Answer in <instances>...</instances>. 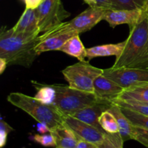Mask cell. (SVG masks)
<instances>
[{
  "label": "cell",
  "instance_id": "obj_1",
  "mask_svg": "<svg viewBox=\"0 0 148 148\" xmlns=\"http://www.w3.org/2000/svg\"><path fill=\"white\" fill-rule=\"evenodd\" d=\"M38 36L17 33L12 28L7 29L3 26L0 33V57L5 59L8 65L29 68L38 56L36 52Z\"/></svg>",
  "mask_w": 148,
  "mask_h": 148
},
{
  "label": "cell",
  "instance_id": "obj_2",
  "mask_svg": "<svg viewBox=\"0 0 148 148\" xmlns=\"http://www.w3.org/2000/svg\"><path fill=\"white\" fill-rule=\"evenodd\" d=\"M129 37L122 53L116 58L112 67L148 69V11L130 28Z\"/></svg>",
  "mask_w": 148,
  "mask_h": 148
},
{
  "label": "cell",
  "instance_id": "obj_3",
  "mask_svg": "<svg viewBox=\"0 0 148 148\" xmlns=\"http://www.w3.org/2000/svg\"><path fill=\"white\" fill-rule=\"evenodd\" d=\"M7 100L10 104L27 113L38 123L47 125L51 131L64 123V115L53 104L47 105L34 97L20 92L10 93Z\"/></svg>",
  "mask_w": 148,
  "mask_h": 148
},
{
  "label": "cell",
  "instance_id": "obj_4",
  "mask_svg": "<svg viewBox=\"0 0 148 148\" xmlns=\"http://www.w3.org/2000/svg\"><path fill=\"white\" fill-rule=\"evenodd\" d=\"M52 86L56 93L53 105L64 115H71L88 106L104 103L100 101L93 93L79 91L71 88L69 85L52 84Z\"/></svg>",
  "mask_w": 148,
  "mask_h": 148
},
{
  "label": "cell",
  "instance_id": "obj_5",
  "mask_svg": "<svg viewBox=\"0 0 148 148\" xmlns=\"http://www.w3.org/2000/svg\"><path fill=\"white\" fill-rule=\"evenodd\" d=\"M62 73L71 88L93 93L94 81L103 74V69L92 66L88 61L84 60L67 66Z\"/></svg>",
  "mask_w": 148,
  "mask_h": 148
},
{
  "label": "cell",
  "instance_id": "obj_6",
  "mask_svg": "<svg viewBox=\"0 0 148 148\" xmlns=\"http://www.w3.org/2000/svg\"><path fill=\"white\" fill-rule=\"evenodd\" d=\"M76 35H79L69 26V22H63L38 36L36 46L38 55L49 51H59L66 41Z\"/></svg>",
  "mask_w": 148,
  "mask_h": 148
},
{
  "label": "cell",
  "instance_id": "obj_7",
  "mask_svg": "<svg viewBox=\"0 0 148 148\" xmlns=\"http://www.w3.org/2000/svg\"><path fill=\"white\" fill-rule=\"evenodd\" d=\"M36 10L40 33L61 24L70 16V12L66 11L61 0H43Z\"/></svg>",
  "mask_w": 148,
  "mask_h": 148
},
{
  "label": "cell",
  "instance_id": "obj_8",
  "mask_svg": "<svg viewBox=\"0 0 148 148\" xmlns=\"http://www.w3.org/2000/svg\"><path fill=\"white\" fill-rule=\"evenodd\" d=\"M103 75L124 89L148 83V69L111 67L103 69Z\"/></svg>",
  "mask_w": 148,
  "mask_h": 148
},
{
  "label": "cell",
  "instance_id": "obj_9",
  "mask_svg": "<svg viewBox=\"0 0 148 148\" xmlns=\"http://www.w3.org/2000/svg\"><path fill=\"white\" fill-rule=\"evenodd\" d=\"M64 122L79 139L100 145L103 142L106 132L81 121L71 115H64Z\"/></svg>",
  "mask_w": 148,
  "mask_h": 148
},
{
  "label": "cell",
  "instance_id": "obj_10",
  "mask_svg": "<svg viewBox=\"0 0 148 148\" xmlns=\"http://www.w3.org/2000/svg\"><path fill=\"white\" fill-rule=\"evenodd\" d=\"M106 9L98 7H89L69 22L70 27L79 34L92 29L103 20Z\"/></svg>",
  "mask_w": 148,
  "mask_h": 148
},
{
  "label": "cell",
  "instance_id": "obj_11",
  "mask_svg": "<svg viewBox=\"0 0 148 148\" xmlns=\"http://www.w3.org/2000/svg\"><path fill=\"white\" fill-rule=\"evenodd\" d=\"M147 10H117L109 9L106 10L103 20L109 24L111 28H115L119 25L127 24L132 28L134 27L143 17L145 12Z\"/></svg>",
  "mask_w": 148,
  "mask_h": 148
},
{
  "label": "cell",
  "instance_id": "obj_12",
  "mask_svg": "<svg viewBox=\"0 0 148 148\" xmlns=\"http://www.w3.org/2000/svg\"><path fill=\"white\" fill-rule=\"evenodd\" d=\"M124 91V89L112 80L103 75L98 76L94 81V94L102 102L111 104V102L116 100Z\"/></svg>",
  "mask_w": 148,
  "mask_h": 148
},
{
  "label": "cell",
  "instance_id": "obj_13",
  "mask_svg": "<svg viewBox=\"0 0 148 148\" xmlns=\"http://www.w3.org/2000/svg\"><path fill=\"white\" fill-rule=\"evenodd\" d=\"M12 28L14 31L17 33L39 36L40 33L36 9L25 8L21 17Z\"/></svg>",
  "mask_w": 148,
  "mask_h": 148
},
{
  "label": "cell",
  "instance_id": "obj_14",
  "mask_svg": "<svg viewBox=\"0 0 148 148\" xmlns=\"http://www.w3.org/2000/svg\"><path fill=\"white\" fill-rule=\"evenodd\" d=\"M111 104H106V103H97L93 105L88 106L85 108L81 109L71 115V116L84 123L91 125L100 130L104 131L98 123V118L104 111L108 110Z\"/></svg>",
  "mask_w": 148,
  "mask_h": 148
},
{
  "label": "cell",
  "instance_id": "obj_15",
  "mask_svg": "<svg viewBox=\"0 0 148 148\" xmlns=\"http://www.w3.org/2000/svg\"><path fill=\"white\" fill-rule=\"evenodd\" d=\"M108 110L115 115L119 127V133L123 141L126 142L131 139L135 140L136 127L131 123L130 119L124 114L121 107L117 104L112 103Z\"/></svg>",
  "mask_w": 148,
  "mask_h": 148
},
{
  "label": "cell",
  "instance_id": "obj_16",
  "mask_svg": "<svg viewBox=\"0 0 148 148\" xmlns=\"http://www.w3.org/2000/svg\"><path fill=\"white\" fill-rule=\"evenodd\" d=\"M51 133L55 137L57 148H75L79 139L64 123L51 131Z\"/></svg>",
  "mask_w": 148,
  "mask_h": 148
},
{
  "label": "cell",
  "instance_id": "obj_17",
  "mask_svg": "<svg viewBox=\"0 0 148 148\" xmlns=\"http://www.w3.org/2000/svg\"><path fill=\"white\" fill-rule=\"evenodd\" d=\"M126 41L117 44H107L98 45L87 49V57L89 60L100 57L120 56L125 48Z\"/></svg>",
  "mask_w": 148,
  "mask_h": 148
},
{
  "label": "cell",
  "instance_id": "obj_18",
  "mask_svg": "<svg viewBox=\"0 0 148 148\" xmlns=\"http://www.w3.org/2000/svg\"><path fill=\"white\" fill-rule=\"evenodd\" d=\"M59 51L77 58L79 61H84L87 57V49L81 41L79 35H76L66 41Z\"/></svg>",
  "mask_w": 148,
  "mask_h": 148
},
{
  "label": "cell",
  "instance_id": "obj_19",
  "mask_svg": "<svg viewBox=\"0 0 148 148\" xmlns=\"http://www.w3.org/2000/svg\"><path fill=\"white\" fill-rule=\"evenodd\" d=\"M116 100L148 102V83L124 89Z\"/></svg>",
  "mask_w": 148,
  "mask_h": 148
},
{
  "label": "cell",
  "instance_id": "obj_20",
  "mask_svg": "<svg viewBox=\"0 0 148 148\" xmlns=\"http://www.w3.org/2000/svg\"><path fill=\"white\" fill-rule=\"evenodd\" d=\"M34 87L37 90V93L34 98L47 105H53L56 100V90L52 85L39 84L33 81Z\"/></svg>",
  "mask_w": 148,
  "mask_h": 148
},
{
  "label": "cell",
  "instance_id": "obj_21",
  "mask_svg": "<svg viewBox=\"0 0 148 148\" xmlns=\"http://www.w3.org/2000/svg\"><path fill=\"white\" fill-rule=\"evenodd\" d=\"M98 123L107 133L116 134L119 133V127L116 118L108 109L99 116Z\"/></svg>",
  "mask_w": 148,
  "mask_h": 148
},
{
  "label": "cell",
  "instance_id": "obj_22",
  "mask_svg": "<svg viewBox=\"0 0 148 148\" xmlns=\"http://www.w3.org/2000/svg\"><path fill=\"white\" fill-rule=\"evenodd\" d=\"M114 9L117 10H147V0H111Z\"/></svg>",
  "mask_w": 148,
  "mask_h": 148
},
{
  "label": "cell",
  "instance_id": "obj_23",
  "mask_svg": "<svg viewBox=\"0 0 148 148\" xmlns=\"http://www.w3.org/2000/svg\"><path fill=\"white\" fill-rule=\"evenodd\" d=\"M124 114L130 119L131 123L136 128L148 131V116L140 114L136 112L130 110L129 109L121 107Z\"/></svg>",
  "mask_w": 148,
  "mask_h": 148
},
{
  "label": "cell",
  "instance_id": "obj_24",
  "mask_svg": "<svg viewBox=\"0 0 148 148\" xmlns=\"http://www.w3.org/2000/svg\"><path fill=\"white\" fill-rule=\"evenodd\" d=\"M111 103L117 104V105L121 107L129 109V110H132V111L136 112V113L148 116V105H147V104L137 102L123 101V100H114V101L111 102Z\"/></svg>",
  "mask_w": 148,
  "mask_h": 148
},
{
  "label": "cell",
  "instance_id": "obj_25",
  "mask_svg": "<svg viewBox=\"0 0 148 148\" xmlns=\"http://www.w3.org/2000/svg\"><path fill=\"white\" fill-rule=\"evenodd\" d=\"M124 142L119 133L116 134L106 133L103 142L99 147L101 148H124Z\"/></svg>",
  "mask_w": 148,
  "mask_h": 148
},
{
  "label": "cell",
  "instance_id": "obj_26",
  "mask_svg": "<svg viewBox=\"0 0 148 148\" xmlns=\"http://www.w3.org/2000/svg\"><path fill=\"white\" fill-rule=\"evenodd\" d=\"M34 142L40 144L43 147H56L55 137L52 133H44V134H35L30 137Z\"/></svg>",
  "mask_w": 148,
  "mask_h": 148
},
{
  "label": "cell",
  "instance_id": "obj_27",
  "mask_svg": "<svg viewBox=\"0 0 148 148\" xmlns=\"http://www.w3.org/2000/svg\"><path fill=\"white\" fill-rule=\"evenodd\" d=\"M13 131L12 126L4 120L1 119L0 121V147L2 148L5 146L7 140V136L9 133Z\"/></svg>",
  "mask_w": 148,
  "mask_h": 148
},
{
  "label": "cell",
  "instance_id": "obj_28",
  "mask_svg": "<svg viewBox=\"0 0 148 148\" xmlns=\"http://www.w3.org/2000/svg\"><path fill=\"white\" fill-rule=\"evenodd\" d=\"M135 140L148 148V131L136 128Z\"/></svg>",
  "mask_w": 148,
  "mask_h": 148
},
{
  "label": "cell",
  "instance_id": "obj_29",
  "mask_svg": "<svg viewBox=\"0 0 148 148\" xmlns=\"http://www.w3.org/2000/svg\"><path fill=\"white\" fill-rule=\"evenodd\" d=\"M75 148H101L98 145L95 144L91 143V142H86L82 139H79L77 145Z\"/></svg>",
  "mask_w": 148,
  "mask_h": 148
},
{
  "label": "cell",
  "instance_id": "obj_30",
  "mask_svg": "<svg viewBox=\"0 0 148 148\" xmlns=\"http://www.w3.org/2000/svg\"><path fill=\"white\" fill-rule=\"evenodd\" d=\"M25 8L36 9L43 1V0H24Z\"/></svg>",
  "mask_w": 148,
  "mask_h": 148
},
{
  "label": "cell",
  "instance_id": "obj_31",
  "mask_svg": "<svg viewBox=\"0 0 148 148\" xmlns=\"http://www.w3.org/2000/svg\"><path fill=\"white\" fill-rule=\"evenodd\" d=\"M97 7L109 10L114 9L111 0H97Z\"/></svg>",
  "mask_w": 148,
  "mask_h": 148
},
{
  "label": "cell",
  "instance_id": "obj_32",
  "mask_svg": "<svg viewBox=\"0 0 148 148\" xmlns=\"http://www.w3.org/2000/svg\"><path fill=\"white\" fill-rule=\"evenodd\" d=\"M37 131L39 132V133L41 134H44V133H50L51 130L49 129V126H47L46 124L43 123H38L37 125Z\"/></svg>",
  "mask_w": 148,
  "mask_h": 148
},
{
  "label": "cell",
  "instance_id": "obj_33",
  "mask_svg": "<svg viewBox=\"0 0 148 148\" xmlns=\"http://www.w3.org/2000/svg\"><path fill=\"white\" fill-rule=\"evenodd\" d=\"M7 65H8V63H7V60L4 58L0 57V74H2L4 73Z\"/></svg>",
  "mask_w": 148,
  "mask_h": 148
},
{
  "label": "cell",
  "instance_id": "obj_34",
  "mask_svg": "<svg viewBox=\"0 0 148 148\" xmlns=\"http://www.w3.org/2000/svg\"><path fill=\"white\" fill-rule=\"evenodd\" d=\"M90 7H97V0H83Z\"/></svg>",
  "mask_w": 148,
  "mask_h": 148
},
{
  "label": "cell",
  "instance_id": "obj_35",
  "mask_svg": "<svg viewBox=\"0 0 148 148\" xmlns=\"http://www.w3.org/2000/svg\"><path fill=\"white\" fill-rule=\"evenodd\" d=\"M140 103H143V104H147V105H148V102H140Z\"/></svg>",
  "mask_w": 148,
  "mask_h": 148
},
{
  "label": "cell",
  "instance_id": "obj_36",
  "mask_svg": "<svg viewBox=\"0 0 148 148\" xmlns=\"http://www.w3.org/2000/svg\"><path fill=\"white\" fill-rule=\"evenodd\" d=\"M147 11H148V8H147Z\"/></svg>",
  "mask_w": 148,
  "mask_h": 148
},
{
  "label": "cell",
  "instance_id": "obj_37",
  "mask_svg": "<svg viewBox=\"0 0 148 148\" xmlns=\"http://www.w3.org/2000/svg\"><path fill=\"white\" fill-rule=\"evenodd\" d=\"M147 1H148V0H147Z\"/></svg>",
  "mask_w": 148,
  "mask_h": 148
},
{
  "label": "cell",
  "instance_id": "obj_38",
  "mask_svg": "<svg viewBox=\"0 0 148 148\" xmlns=\"http://www.w3.org/2000/svg\"><path fill=\"white\" fill-rule=\"evenodd\" d=\"M56 148H57V147H56Z\"/></svg>",
  "mask_w": 148,
  "mask_h": 148
}]
</instances>
